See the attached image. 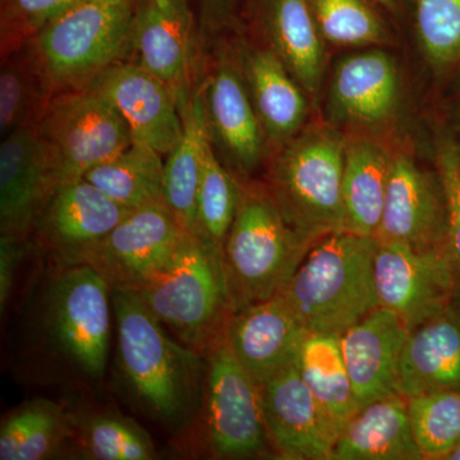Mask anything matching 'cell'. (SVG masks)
<instances>
[{
    "label": "cell",
    "instance_id": "26",
    "mask_svg": "<svg viewBox=\"0 0 460 460\" xmlns=\"http://www.w3.org/2000/svg\"><path fill=\"white\" fill-rule=\"evenodd\" d=\"M181 118L183 133L164 157L163 199L184 229L195 235L199 190L204 172L206 146L210 141L201 84H199Z\"/></svg>",
    "mask_w": 460,
    "mask_h": 460
},
{
    "label": "cell",
    "instance_id": "36",
    "mask_svg": "<svg viewBox=\"0 0 460 460\" xmlns=\"http://www.w3.org/2000/svg\"><path fill=\"white\" fill-rule=\"evenodd\" d=\"M420 49L436 71L460 63V0H410Z\"/></svg>",
    "mask_w": 460,
    "mask_h": 460
},
{
    "label": "cell",
    "instance_id": "25",
    "mask_svg": "<svg viewBox=\"0 0 460 460\" xmlns=\"http://www.w3.org/2000/svg\"><path fill=\"white\" fill-rule=\"evenodd\" d=\"M332 460H423L407 398L393 393L359 408L339 432Z\"/></svg>",
    "mask_w": 460,
    "mask_h": 460
},
{
    "label": "cell",
    "instance_id": "30",
    "mask_svg": "<svg viewBox=\"0 0 460 460\" xmlns=\"http://www.w3.org/2000/svg\"><path fill=\"white\" fill-rule=\"evenodd\" d=\"M74 438V416L49 399L35 398L9 413L0 428V459L44 460Z\"/></svg>",
    "mask_w": 460,
    "mask_h": 460
},
{
    "label": "cell",
    "instance_id": "21",
    "mask_svg": "<svg viewBox=\"0 0 460 460\" xmlns=\"http://www.w3.org/2000/svg\"><path fill=\"white\" fill-rule=\"evenodd\" d=\"M234 49L268 147L279 151L302 131L308 111L305 90L268 45Z\"/></svg>",
    "mask_w": 460,
    "mask_h": 460
},
{
    "label": "cell",
    "instance_id": "32",
    "mask_svg": "<svg viewBox=\"0 0 460 460\" xmlns=\"http://www.w3.org/2000/svg\"><path fill=\"white\" fill-rule=\"evenodd\" d=\"M74 416L71 444L77 458L153 460L157 458L150 434L135 420L114 411ZM69 444V445H71Z\"/></svg>",
    "mask_w": 460,
    "mask_h": 460
},
{
    "label": "cell",
    "instance_id": "39",
    "mask_svg": "<svg viewBox=\"0 0 460 460\" xmlns=\"http://www.w3.org/2000/svg\"><path fill=\"white\" fill-rule=\"evenodd\" d=\"M253 0H190L202 48L238 31L250 18Z\"/></svg>",
    "mask_w": 460,
    "mask_h": 460
},
{
    "label": "cell",
    "instance_id": "31",
    "mask_svg": "<svg viewBox=\"0 0 460 460\" xmlns=\"http://www.w3.org/2000/svg\"><path fill=\"white\" fill-rule=\"evenodd\" d=\"M84 178L127 210L164 199V156L138 142L96 165Z\"/></svg>",
    "mask_w": 460,
    "mask_h": 460
},
{
    "label": "cell",
    "instance_id": "23",
    "mask_svg": "<svg viewBox=\"0 0 460 460\" xmlns=\"http://www.w3.org/2000/svg\"><path fill=\"white\" fill-rule=\"evenodd\" d=\"M460 387V304L411 329L399 361L396 393L410 396Z\"/></svg>",
    "mask_w": 460,
    "mask_h": 460
},
{
    "label": "cell",
    "instance_id": "5",
    "mask_svg": "<svg viewBox=\"0 0 460 460\" xmlns=\"http://www.w3.org/2000/svg\"><path fill=\"white\" fill-rule=\"evenodd\" d=\"M345 142L334 129L299 132L278 151L268 187L286 222L316 243L343 232Z\"/></svg>",
    "mask_w": 460,
    "mask_h": 460
},
{
    "label": "cell",
    "instance_id": "4",
    "mask_svg": "<svg viewBox=\"0 0 460 460\" xmlns=\"http://www.w3.org/2000/svg\"><path fill=\"white\" fill-rule=\"evenodd\" d=\"M313 246L286 222L268 184L241 181L237 213L223 244L234 311L279 296Z\"/></svg>",
    "mask_w": 460,
    "mask_h": 460
},
{
    "label": "cell",
    "instance_id": "6",
    "mask_svg": "<svg viewBox=\"0 0 460 460\" xmlns=\"http://www.w3.org/2000/svg\"><path fill=\"white\" fill-rule=\"evenodd\" d=\"M136 0H78L31 39L57 93L128 60Z\"/></svg>",
    "mask_w": 460,
    "mask_h": 460
},
{
    "label": "cell",
    "instance_id": "3",
    "mask_svg": "<svg viewBox=\"0 0 460 460\" xmlns=\"http://www.w3.org/2000/svg\"><path fill=\"white\" fill-rule=\"evenodd\" d=\"M172 337L206 356L234 313L223 247L190 234L180 250L136 290Z\"/></svg>",
    "mask_w": 460,
    "mask_h": 460
},
{
    "label": "cell",
    "instance_id": "8",
    "mask_svg": "<svg viewBox=\"0 0 460 460\" xmlns=\"http://www.w3.org/2000/svg\"><path fill=\"white\" fill-rule=\"evenodd\" d=\"M111 288L87 265L60 268L44 301L51 347L84 376H104L111 343Z\"/></svg>",
    "mask_w": 460,
    "mask_h": 460
},
{
    "label": "cell",
    "instance_id": "19",
    "mask_svg": "<svg viewBox=\"0 0 460 460\" xmlns=\"http://www.w3.org/2000/svg\"><path fill=\"white\" fill-rule=\"evenodd\" d=\"M305 329L280 296L238 308L224 332V341L257 383L295 361Z\"/></svg>",
    "mask_w": 460,
    "mask_h": 460
},
{
    "label": "cell",
    "instance_id": "16",
    "mask_svg": "<svg viewBox=\"0 0 460 460\" xmlns=\"http://www.w3.org/2000/svg\"><path fill=\"white\" fill-rule=\"evenodd\" d=\"M260 386L269 441L279 458L332 460L337 429L305 385L296 357Z\"/></svg>",
    "mask_w": 460,
    "mask_h": 460
},
{
    "label": "cell",
    "instance_id": "41",
    "mask_svg": "<svg viewBox=\"0 0 460 460\" xmlns=\"http://www.w3.org/2000/svg\"><path fill=\"white\" fill-rule=\"evenodd\" d=\"M383 13L399 16L402 9H410V0H370Z\"/></svg>",
    "mask_w": 460,
    "mask_h": 460
},
{
    "label": "cell",
    "instance_id": "17",
    "mask_svg": "<svg viewBox=\"0 0 460 460\" xmlns=\"http://www.w3.org/2000/svg\"><path fill=\"white\" fill-rule=\"evenodd\" d=\"M86 86L111 100L126 120L133 142L165 157L180 141L183 118L171 90L142 66L124 60L109 66Z\"/></svg>",
    "mask_w": 460,
    "mask_h": 460
},
{
    "label": "cell",
    "instance_id": "13",
    "mask_svg": "<svg viewBox=\"0 0 460 460\" xmlns=\"http://www.w3.org/2000/svg\"><path fill=\"white\" fill-rule=\"evenodd\" d=\"M374 284L378 307L398 314L410 329L456 302V278L447 247L416 250L376 242Z\"/></svg>",
    "mask_w": 460,
    "mask_h": 460
},
{
    "label": "cell",
    "instance_id": "28",
    "mask_svg": "<svg viewBox=\"0 0 460 460\" xmlns=\"http://www.w3.org/2000/svg\"><path fill=\"white\" fill-rule=\"evenodd\" d=\"M57 93L32 41L2 56L0 135L2 138L40 122Z\"/></svg>",
    "mask_w": 460,
    "mask_h": 460
},
{
    "label": "cell",
    "instance_id": "37",
    "mask_svg": "<svg viewBox=\"0 0 460 460\" xmlns=\"http://www.w3.org/2000/svg\"><path fill=\"white\" fill-rule=\"evenodd\" d=\"M78 0H0L2 56L35 38Z\"/></svg>",
    "mask_w": 460,
    "mask_h": 460
},
{
    "label": "cell",
    "instance_id": "33",
    "mask_svg": "<svg viewBox=\"0 0 460 460\" xmlns=\"http://www.w3.org/2000/svg\"><path fill=\"white\" fill-rule=\"evenodd\" d=\"M407 408L423 459H447L460 445V387L410 396Z\"/></svg>",
    "mask_w": 460,
    "mask_h": 460
},
{
    "label": "cell",
    "instance_id": "22",
    "mask_svg": "<svg viewBox=\"0 0 460 460\" xmlns=\"http://www.w3.org/2000/svg\"><path fill=\"white\" fill-rule=\"evenodd\" d=\"M250 22L311 98L325 71L323 39L308 0H253Z\"/></svg>",
    "mask_w": 460,
    "mask_h": 460
},
{
    "label": "cell",
    "instance_id": "2",
    "mask_svg": "<svg viewBox=\"0 0 460 460\" xmlns=\"http://www.w3.org/2000/svg\"><path fill=\"white\" fill-rule=\"evenodd\" d=\"M376 241L337 232L311 247L280 293L307 332L344 334L377 308L374 284Z\"/></svg>",
    "mask_w": 460,
    "mask_h": 460
},
{
    "label": "cell",
    "instance_id": "27",
    "mask_svg": "<svg viewBox=\"0 0 460 460\" xmlns=\"http://www.w3.org/2000/svg\"><path fill=\"white\" fill-rule=\"evenodd\" d=\"M392 156L386 148L366 138L345 144L343 232L372 238L376 234Z\"/></svg>",
    "mask_w": 460,
    "mask_h": 460
},
{
    "label": "cell",
    "instance_id": "9",
    "mask_svg": "<svg viewBox=\"0 0 460 460\" xmlns=\"http://www.w3.org/2000/svg\"><path fill=\"white\" fill-rule=\"evenodd\" d=\"M220 39L204 48L199 84L206 122L214 150H219L226 168L247 180L268 155V142L235 49Z\"/></svg>",
    "mask_w": 460,
    "mask_h": 460
},
{
    "label": "cell",
    "instance_id": "1",
    "mask_svg": "<svg viewBox=\"0 0 460 460\" xmlns=\"http://www.w3.org/2000/svg\"><path fill=\"white\" fill-rule=\"evenodd\" d=\"M111 304L124 381L148 413L180 425L198 401L201 354L168 335L136 290L111 289Z\"/></svg>",
    "mask_w": 460,
    "mask_h": 460
},
{
    "label": "cell",
    "instance_id": "20",
    "mask_svg": "<svg viewBox=\"0 0 460 460\" xmlns=\"http://www.w3.org/2000/svg\"><path fill=\"white\" fill-rule=\"evenodd\" d=\"M411 329L377 307L341 335V353L359 405L396 393L399 361Z\"/></svg>",
    "mask_w": 460,
    "mask_h": 460
},
{
    "label": "cell",
    "instance_id": "42",
    "mask_svg": "<svg viewBox=\"0 0 460 460\" xmlns=\"http://www.w3.org/2000/svg\"><path fill=\"white\" fill-rule=\"evenodd\" d=\"M447 460H460V445L452 454H450L449 456H447Z\"/></svg>",
    "mask_w": 460,
    "mask_h": 460
},
{
    "label": "cell",
    "instance_id": "40",
    "mask_svg": "<svg viewBox=\"0 0 460 460\" xmlns=\"http://www.w3.org/2000/svg\"><path fill=\"white\" fill-rule=\"evenodd\" d=\"M27 239L0 237V310L4 313L11 296L14 275L26 252Z\"/></svg>",
    "mask_w": 460,
    "mask_h": 460
},
{
    "label": "cell",
    "instance_id": "7",
    "mask_svg": "<svg viewBox=\"0 0 460 460\" xmlns=\"http://www.w3.org/2000/svg\"><path fill=\"white\" fill-rule=\"evenodd\" d=\"M36 129L59 186L84 178L133 142L111 100L89 86L57 93Z\"/></svg>",
    "mask_w": 460,
    "mask_h": 460
},
{
    "label": "cell",
    "instance_id": "18",
    "mask_svg": "<svg viewBox=\"0 0 460 460\" xmlns=\"http://www.w3.org/2000/svg\"><path fill=\"white\" fill-rule=\"evenodd\" d=\"M59 187L36 126L3 137L0 145V230L27 239L45 202Z\"/></svg>",
    "mask_w": 460,
    "mask_h": 460
},
{
    "label": "cell",
    "instance_id": "38",
    "mask_svg": "<svg viewBox=\"0 0 460 460\" xmlns=\"http://www.w3.org/2000/svg\"><path fill=\"white\" fill-rule=\"evenodd\" d=\"M438 172L443 181L447 204V250L456 278V302L460 304V147L456 142L443 140L436 155Z\"/></svg>",
    "mask_w": 460,
    "mask_h": 460
},
{
    "label": "cell",
    "instance_id": "29",
    "mask_svg": "<svg viewBox=\"0 0 460 460\" xmlns=\"http://www.w3.org/2000/svg\"><path fill=\"white\" fill-rule=\"evenodd\" d=\"M296 365L321 411L337 429L361 408L345 366L339 335L305 332Z\"/></svg>",
    "mask_w": 460,
    "mask_h": 460
},
{
    "label": "cell",
    "instance_id": "12",
    "mask_svg": "<svg viewBox=\"0 0 460 460\" xmlns=\"http://www.w3.org/2000/svg\"><path fill=\"white\" fill-rule=\"evenodd\" d=\"M190 234L160 199L128 211L83 265L95 269L111 289L138 290Z\"/></svg>",
    "mask_w": 460,
    "mask_h": 460
},
{
    "label": "cell",
    "instance_id": "11",
    "mask_svg": "<svg viewBox=\"0 0 460 460\" xmlns=\"http://www.w3.org/2000/svg\"><path fill=\"white\" fill-rule=\"evenodd\" d=\"M206 428L217 458H255L269 441L261 386L237 361L224 339L206 354Z\"/></svg>",
    "mask_w": 460,
    "mask_h": 460
},
{
    "label": "cell",
    "instance_id": "34",
    "mask_svg": "<svg viewBox=\"0 0 460 460\" xmlns=\"http://www.w3.org/2000/svg\"><path fill=\"white\" fill-rule=\"evenodd\" d=\"M323 41L366 47L389 40L383 12L370 0H308Z\"/></svg>",
    "mask_w": 460,
    "mask_h": 460
},
{
    "label": "cell",
    "instance_id": "35",
    "mask_svg": "<svg viewBox=\"0 0 460 460\" xmlns=\"http://www.w3.org/2000/svg\"><path fill=\"white\" fill-rule=\"evenodd\" d=\"M239 196L241 180L223 164L208 141L196 208L195 235L223 247L237 213Z\"/></svg>",
    "mask_w": 460,
    "mask_h": 460
},
{
    "label": "cell",
    "instance_id": "24",
    "mask_svg": "<svg viewBox=\"0 0 460 460\" xmlns=\"http://www.w3.org/2000/svg\"><path fill=\"white\" fill-rule=\"evenodd\" d=\"M330 98L341 119L371 126L386 122L399 102L395 60L381 50L345 58L332 75Z\"/></svg>",
    "mask_w": 460,
    "mask_h": 460
},
{
    "label": "cell",
    "instance_id": "15",
    "mask_svg": "<svg viewBox=\"0 0 460 460\" xmlns=\"http://www.w3.org/2000/svg\"><path fill=\"white\" fill-rule=\"evenodd\" d=\"M416 250L447 247V204L438 172L423 171L411 156H392L385 204L374 237Z\"/></svg>",
    "mask_w": 460,
    "mask_h": 460
},
{
    "label": "cell",
    "instance_id": "14",
    "mask_svg": "<svg viewBox=\"0 0 460 460\" xmlns=\"http://www.w3.org/2000/svg\"><path fill=\"white\" fill-rule=\"evenodd\" d=\"M128 211L80 178L54 190L36 217L32 233L59 268L83 265Z\"/></svg>",
    "mask_w": 460,
    "mask_h": 460
},
{
    "label": "cell",
    "instance_id": "10",
    "mask_svg": "<svg viewBox=\"0 0 460 460\" xmlns=\"http://www.w3.org/2000/svg\"><path fill=\"white\" fill-rule=\"evenodd\" d=\"M132 59L171 90L181 115L204 66V48L190 0H136Z\"/></svg>",
    "mask_w": 460,
    "mask_h": 460
}]
</instances>
